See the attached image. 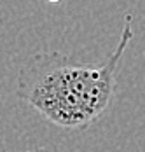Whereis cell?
I'll list each match as a JSON object with an SVG mask.
<instances>
[{
  "label": "cell",
  "mask_w": 145,
  "mask_h": 152,
  "mask_svg": "<svg viewBox=\"0 0 145 152\" xmlns=\"http://www.w3.org/2000/svg\"><path fill=\"white\" fill-rule=\"evenodd\" d=\"M131 19L126 16L116 49L102 65L58 51L33 54L18 74L16 96L54 126L89 128L116 98L119 63L133 39Z\"/></svg>",
  "instance_id": "cell-1"
},
{
  "label": "cell",
  "mask_w": 145,
  "mask_h": 152,
  "mask_svg": "<svg viewBox=\"0 0 145 152\" xmlns=\"http://www.w3.org/2000/svg\"><path fill=\"white\" fill-rule=\"evenodd\" d=\"M25 152H49L47 149H44V147H31V149H28V151Z\"/></svg>",
  "instance_id": "cell-2"
},
{
  "label": "cell",
  "mask_w": 145,
  "mask_h": 152,
  "mask_svg": "<svg viewBox=\"0 0 145 152\" xmlns=\"http://www.w3.org/2000/svg\"><path fill=\"white\" fill-rule=\"evenodd\" d=\"M47 2H59V0H47Z\"/></svg>",
  "instance_id": "cell-3"
}]
</instances>
